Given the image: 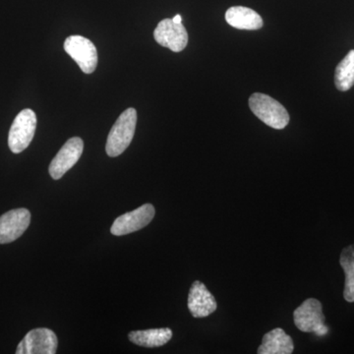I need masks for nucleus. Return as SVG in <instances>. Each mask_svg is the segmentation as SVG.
<instances>
[{"label": "nucleus", "instance_id": "10", "mask_svg": "<svg viewBox=\"0 0 354 354\" xmlns=\"http://www.w3.org/2000/svg\"><path fill=\"white\" fill-rule=\"evenodd\" d=\"M153 38L165 48L180 53L188 44V34L183 23L174 22L172 19L160 21L153 32Z\"/></svg>", "mask_w": 354, "mask_h": 354}, {"label": "nucleus", "instance_id": "7", "mask_svg": "<svg viewBox=\"0 0 354 354\" xmlns=\"http://www.w3.org/2000/svg\"><path fill=\"white\" fill-rule=\"evenodd\" d=\"M156 209L152 204H145L140 208L118 216L114 221L111 232L116 236L132 234L147 227L155 216Z\"/></svg>", "mask_w": 354, "mask_h": 354}, {"label": "nucleus", "instance_id": "6", "mask_svg": "<svg viewBox=\"0 0 354 354\" xmlns=\"http://www.w3.org/2000/svg\"><path fill=\"white\" fill-rule=\"evenodd\" d=\"M57 344V337L53 330L38 328L25 335L18 344L16 354H55Z\"/></svg>", "mask_w": 354, "mask_h": 354}, {"label": "nucleus", "instance_id": "16", "mask_svg": "<svg viewBox=\"0 0 354 354\" xmlns=\"http://www.w3.org/2000/svg\"><path fill=\"white\" fill-rule=\"evenodd\" d=\"M339 264L346 274L344 297L348 302H354V244L342 250Z\"/></svg>", "mask_w": 354, "mask_h": 354}, {"label": "nucleus", "instance_id": "14", "mask_svg": "<svg viewBox=\"0 0 354 354\" xmlns=\"http://www.w3.org/2000/svg\"><path fill=\"white\" fill-rule=\"evenodd\" d=\"M172 330L169 328L135 330L129 333V341L143 348H160L171 341Z\"/></svg>", "mask_w": 354, "mask_h": 354}, {"label": "nucleus", "instance_id": "8", "mask_svg": "<svg viewBox=\"0 0 354 354\" xmlns=\"http://www.w3.org/2000/svg\"><path fill=\"white\" fill-rule=\"evenodd\" d=\"M84 150L83 140L79 137H73L69 139L66 143L62 146L59 152L51 160L48 171L50 176L55 180L62 178V176L74 167L78 162L79 158L82 156Z\"/></svg>", "mask_w": 354, "mask_h": 354}, {"label": "nucleus", "instance_id": "15", "mask_svg": "<svg viewBox=\"0 0 354 354\" xmlns=\"http://www.w3.org/2000/svg\"><path fill=\"white\" fill-rule=\"evenodd\" d=\"M335 84L337 90L346 92L354 86V50L349 51L346 57L335 68Z\"/></svg>", "mask_w": 354, "mask_h": 354}, {"label": "nucleus", "instance_id": "4", "mask_svg": "<svg viewBox=\"0 0 354 354\" xmlns=\"http://www.w3.org/2000/svg\"><path fill=\"white\" fill-rule=\"evenodd\" d=\"M37 128V115L32 109H23L16 116L8 135L11 152L20 153L29 147Z\"/></svg>", "mask_w": 354, "mask_h": 354}, {"label": "nucleus", "instance_id": "3", "mask_svg": "<svg viewBox=\"0 0 354 354\" xmlns=\"http://www.w3.org/2000/svg\"><path fill=\"white\" fill-rule=\"evenodd\" d=\"M293 320L298 330L304 333H314L317 335H325L329 328L325 325V316L321 302L315 298H309L295 309Z\"/></svg>", "mask_w": 354, "mask_h": 354}, {"label": "nucleus", "instance_id": "9", "mask_svg": "<svg viewBox=\"0 0 354 354\" xmlns=\"http://www.w3.org/2000/svg\"><path fill=\"white\" fill-rule=\"evenodd\" d=\"M31 223V213L25 208L11 209L0 216V244L11 243L22 236Z\"/></svg>", "mask_w": 354, "mask_h": 354}, {"label": "nucleus", "instance_id": "17", "mask_svg": "<svg viewBox=\"0 0 354 354\" xmlns=\"http://www.w3.org/2000/svg\"><path fill=\"white\" fill-rule=\"evenodd\" d=\"M172 20H174V22H176V23H181L183 22V17H181L180 15H176V16H174V18H172Z\"/></svg>", "mask_w": 354, "mask_h": 354}, {"label": "nucleus", "instance_id": "1", "mask_svg": "<svg viewBox=\"0 0 354 354\" xmlns=\"http://www.w3.org/2000/svg\"><path fill=\"white\" fill-rule=\"evenodd\" d=\"M136 123V109L130 108L120 114L109 131L106 141V151L109 157H118L129 147L134 137Z\"/></svg>", "mask_w": 354, "mask_h": 354}, {"label": "nucleus", "instance_id": "2", "mask_svg": "<svg viewBox=\"0 0 354 354\" xmlns=\"http://www.w3.org/2000/svg\"><path fill=\"white\" fill-rule=\"evenodd\" d=\"M249 106L260 120L274 129H283L290 122V114L285 106L270 95L253 94L249 99Z\"/></svg>", "mask_w": 354, "mask_h": 354}, {"label": "nucleus", "instance_id": "13", "mask_svg": "<svg viewBox=\"0 0 354 354\" xmlns=\"http://www.w3.org/2000/svg\"><path fill=\"white\" fill-rule=\"evenodd\" d=\"M292 339L281 328H276L263 337L258 348L259 354H290L293 353Z\"/></svg>", "mask_w": 354, "mask_h": 354}, {"label": "nucleus", "instance_id": "11", "mask_svg": "<svg viewBox=\"0 0 354 354\" xmlns=\"http://www.w3.org/2000/svg\"><path fill=\"white\" fill-rule=\"evenodd\" d=\"M216 301L214 295L206 286L199 281H195L191 286L188 295V309L194 318H205L216 311Z\"/></svg>", "mask_w": 354, "mask_h": 354}, {"label": "nucleus", "instance_id": "12", "mask_svg": "<svg viewBox=\"0 0 354 354\" xmlns=\"http://www.w3.org/2000/svg\"><path fill=\"white\" fill-rule=\"evenodd\" d=\"M225 20L228 25L239 30H259L263 27L262 17L252 10L243 6H234L227 9Z\"/></svg>", "mask_w": 354, "mask_h": 354}, {"label": "nucleus", "instance_id": "5", "mask_svg": "<svg viewBox=\"0 0 354 354\" xmlns=\"http://www.w3.org/2000/svg\"><path fill=\"white\" fill-rule=\"evenodd\" d=\"M64 50L75 60L84 73H93L97 68V51L90 39L82 36H70L65 39Z\"/></svg>", "mask_w": 354, "mask_h": 354}]
</instances>
